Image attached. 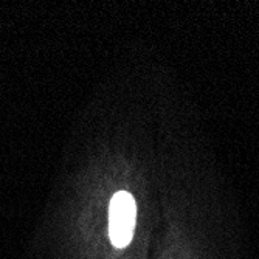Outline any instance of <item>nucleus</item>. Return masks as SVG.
I'll return each mask as SVG.
<instances>
[{
	"label": "nucleus",
	"mask_w": 259,
	"mask_h": 259,
	"mask_svg": "<svg viewBox=\"0 0 259 259\" xmlns=\"http://www.w3.org/2000/svg\"><path fill=\"white\" fill-rule=\"evenodd\" d=\"M137 222V203L127 191H118L109 206V236L116 248L131 244Z\"/></svg>",
	"instance_id": "f257e3e1"
}]
</instances>
